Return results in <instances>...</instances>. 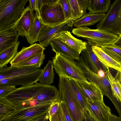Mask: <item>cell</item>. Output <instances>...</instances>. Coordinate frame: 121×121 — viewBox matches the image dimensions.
I'll return each instance as SVG.
<instances>
[{
	"label": "cell",
	"instance_id": "603a6c76",
	"mask_svg": "<svg viewBox=\"0 0 121 121\" xmlns=\"http://www.w3.org/2000/svg\"><path fill=\"white\" fill-rule=\"evenodd\" d=\"M35 11V18L32 26L29 35L25 37L30 45L38 41L39 34L44 24L41 20L39 9L36 8Z\"/></svg>",
	"mask_w": 121,
	"mask_h": 121
},
{
	"label": "cell",
	"instance_id": "7a4b0ae2",
	"mask_svg": "<svg viewBox=\"0 0 121 121\" xmlns=\"http://www.w3.org/2000/svg\"><path fill=\"white\" fill-rule=\"evenodd\" d=\"M28 0H0V31L15 23Z\"/></svg>",
	"mask_w": 121,
	"mask_h": 121
},
{
	"label": "cell",
	"instance_id": "277c9868",
	"mask_svg": "<svg viewBox=\"0 0 121 121\" xmlns=\"http://www.w3.org/2000/svg\"><path fill=\"white\" fill-rule=\"evenodd\" d=\"M59 76L58 87L60 100L66 103L73 121H84V110L73 97L68 79L63 76Z\"/></svg>",
	"mask_w": 121,
	"mask_h": 121
},
{
	"label": "cell",
	"instance_id": "8fae6325",
	"mask_svg": "<svg viewBox=\"0 0 121 121\" xmlns=\"http://www.w3.org/2000/svg\"><path fill=\"white\" fill-rule=\"evenodd\" d=\"M86 48L81 53L85 63L87 67L94 73L99 74V72H107L109 69L99 60L97 56L92 50V47L96 46V43L91 40L86 39Z\"/></svg>",
	"mask_w": 121,
	"mask_h": 121
},
{
	"label": "cell",
	"instance_id": "60d3db41",
	"mask_svg": "<svg viewBox=\"0 0 121 121\" xmlns=\"http://www.w3.org/2000/svg\"><path fill=\"white\" fill-rule=\"evenodd\" d=\"M109 121H121L119 117H118L111 112L109 114Z\"/></svg>",
	"mask_w": 121,
	"mask_h": 121
},
{
	"label": "cell",
	"instance_id": "83f0119b",
	"mask_svg": "<svg viewBox=\"0 0 121 121\" xmlns=\"http://www.w3.org/2000/svg\"><path fill=\"white\" fill-rule=\"evenodd\" d=\"M16 109L15 106L4 97H0V121Z\"/></svg>",
	"mask_w": 121,
	"mask_h": 121
},
{
	"label": "cell",
	"instance_id": "d6a6232c",
	"mask_svg": "<svg viewBox=\"0 0 121 121\" xmlns=\"http://www.w3.org/2000/svg\"><path fill=\"white\" fill-rule=\"evenodd\" d=\"M59 2L62 6L66 20L70 19L72 11L69 0H59Z\"/></svg>",
	"mask_w": 121,
	"mask_h": 121
},
{
	"label": "cell",
	"instance_id": "4dcf8cb0",
	"mask_svg": "<svg viewBox=\"0 0 121 121\" xmlns=\"http://www.w3.org/2000/svg\"><path fill=\"white\" fill-rule=\"evenodd\" d=\"M45 58L43 52L38 54L16 65L18 66H36L40 67Z\"/></svg>",
	"mask_w": 121,
	"mask_h": 121
},
{
	"label": "cell",
	"instance_id": "d6986e66",
	"mask_svg": "<svg viewBox=\"0 0 121 121\" xmlns=\"http://www.w3.org/2000/svg\"><path fill=\"white\" fill-rule=\"evenodd\" d=\"M19 35L13 26L0 31V53L18 41Z\"/></svg>",
	"mask_w": 121,
	"mask_h": 121
},
{
	"label": "cell",
	"instance_id": "2e32d148",
	"mask_svg": "<svg viewBox=\"0 0 121 121\" xmlns=\"http://www.w3.org/2000/svg\"><path fill=\"white\" fill-rule=\"evenodd\" d=\"M76 81L80 91L86 100L103 101V94L96 85L88 81Z\"/></svg>",
	"mask_w": 121,
	"mask_h": 121
},
{
	"label": "cell",
	"instance_id": "3957f363",
	"mask_svg": "<svg viewBox=\"0 0 121 121\" xmlns=\"http://www.w3.org/2000/svg\"><path fill=\"white\" fill-rule=\"evenodd\" d=\"M54 69L59 76L76 80L87 81L82 70L74 60L69 59L60 54L56 53L52 58Z\"/></svg>",
	"mask_w": 121,
	"mask_h": 121
},
{
	"label": "cell",
	"instance_id": "4316f807",
	"mask_svg": "<svg viewBox=\"0 0 121 121\" xmlns=\"http://www.w3.org/2000/svg\"><path fill=\"white\" fill-rule=\"evenodd\" d=\"M54 78L53 62L52 61L49 60L43 69L39 83L43 85H50L53 83Z\"/></svg>",
	"mask_w": 121,
	"mask_h": 121
},
{
	"label": "cell",
	"instance_id": "74e56055",
	"mask_svg": "<svg viewBox=\"0 0 121 121\" xmlns=\"http://www.w3.org/2000/svg\"><path fill=\"white\" fill-rule=\"evenodd\" d=\"M90 0H77L78 4L80 8L82 16L86 13Z\"/></svg>",
	"mask_w": 121,
	"mask_h": 121
},
{
	"label": "cell",
	"instance_id": "f6af8a7d",
	"mask_svg": "<svg viewBox=\"0 0 121 121\" xmlns=\"http://www.w3.org/2000/svg\"><path fill=\"white\" fill-rule=\"evenodd\" d=\"M119 80L120 81V83H121V77H120L119 78Z\"/></svg>",
	"mask_w": 121,
	"mask_h": 121
},
{
	"label": "cell",
	"instance_id": "f546056e",
	"mask_svg": "<svg viewBox=\"0 0 121 121\" xmlns=\"http://www.w3.org/2000/svg\"><path fill=\"white\" fill-rule=\"evenodd\" d=\"M106 54L116 61L121 64V48L113 44L101 47Z\"/></svg>",
	"mask_w": 121,
	"mask_h": 121
},
{
	"label": "cell",
	"instance_id": "e575fe53",
	"mask_svg": "<svg viewBox=\"0 0 121 121\" xmlns=\"http://www.w3.org/2000/svg\"><path fill=\"white\" fill-rule=\"evenodd\" d=\"M49 121H66L60 103L55 114L52 118H49Z\"/></svg>",
	"mask_w": 121,
	"mask_h": 121
},
{
	"label": "cell",
	"instance_id": "4fadbf2b",
	"mask_svg": "<svg viewBox=\"0 0 121 121\" xmlns=\"http://www.w3.org/2000/svg\"><path fill=\"white\" fill-rule=\"evenodd\" d=\"M35 18V13L28 6L25 8L13 27L19 36L25 37L29 35Z\"/></svg>",
	"mask_w": 121,
	"mask_h": 121
},
{
	"label": "cell",
	"instance_id": "ac0fdd59",
	"mask_svg": "<svg viewBox=\"0 0 121 121\" xmlns=\"http://www.w3.org/2000/svg\"><path fill=\"white\" fill-rule=\"evenodd\" d=\"M54 38H57L63 42L77 52L79 54L86 48V42L83 41L74 37L72 35L70 31H62L56 35Z\"/></svg>",
	"mask_w": 121,
	"mask_h": 121
},
{
	"label": "cell",
	"instance_id": "d4e9b609",
	"mask_svg": "<svg viewBox=\"0 0 121 121\" xmlns=\"http://www.w3.org/2000/svg\"><path fill=\"white\" fill-rule=\"evenodd\" d=\"M20 43L19 41H18L0 53V68L6 66L14 57L18 52Z\"/></svg>",
	"mask_w": 121,
	"mask_h": 121
},
{
	"label": "cell",
	"instance_id": "bcb514c9",
	"mask_svg": "<svg viewBox=\"0 0 121 121\" xmlns=\"http://www.w3.org/2000/svg\"><path fill=\"white\" fill-rule=\"evenodd\" d=\"M120 36H121V35H120Z\"/></svg>",
	"mask_w": 121,
	"mask_h": 121
},
{
	"label": "cell",
	"instance_id": "52a82bcc",
	"mask_svg": "<svg viewBox=\"0 0 121 121\" xmlns=\"http://www.w3.org/2000/svg\"><path fill=\"white\" fill-rule=\"evenodd\" d=\"M72 32L78 37L91 40L100 47L113 44L119 37L107 31L91 29L87 27L73 28Z\"/></svg>",
	"mask_w": 121,
	"mask_h": 121
},
{
	"label": "cell",
	"instance_id": "b9f144b4",
	"mask_svg": "<svg viewBox=\"0 0 121 121\" xmlns=\"http://www.w3.org/2000/svg\"><path fill=\"white\" fill-rule=\"evenodd\" d=\"M113 44L121 48V36H119L118 38L116 41Z\"/></svg>",
	"mask_w": 121,
	"mask_h": 121
},
{
	"label": "cell",
	"instance_id": "8d00e7d4",
	"mask_svg": "<svg viewBox=\"0 0 121 121\" xmlns=\"http://www.w3.org/2000/svg\"><path fill=\"white\" fill-rule=\"evenodd\" d=\"M60 103L66 121H73L66 103L63 101H60Z\"/></svg>",
	"mask_w": 121,
	"mask_h": 121
},
{
	"label": "cell",
	"instance_id": "f35d334b",
	"mask_svg": "<svg viewBox=\"0 0 121 121\" xmlns=\"http://www.w3.org/2000/svg\"><path fill=\"white\" fill-rule=\"evenodd\" d=\"M28 1L29 3V7L33 12L34 11H35L36 9L37 0H28Z\"/></svg>",
	"mask_w": 121,
	"mask_h": 121
},
{
	"label": "cell",
	"instance_id": "30bf717a",
	"mask_svg": "<svg viewBox=\"0 0 121 121\" xmlns=\"http://www.w3.org/2000/svg\"><path fill=\"white\" fill-rule=\"evenodd\" d=\"M74 22L73 21L69 19L55 26L44 24L39 34L38 41L43 47H47L52 39L61 31L71 30Z\"/></svg>",
	"mask_w": 121,
	"mask_h": 121
},
{
	"label": "cell",
	"instance_id": "6da1fadb",
	"mask_svg": "<svg viewBox=\"0 0 121 121\" xmlns=\"http://www.w3.org/2000/svg\"><path fill=\"white\" fill-rule=\"evenodd\" d=\"M47 86L37 82L30 86H22L4 97L12 103L16 109L27 107Z\"/></svg>",
	"mask_w": 121,
	"mask_h": 121
},
{
	"label": "cell",
	"instance_id": "1f68e13d",
	"mask_svg": "<svg viewBox=\"0 0 121 121\" xmlns=\"http://www.w3.org/2000/svg\"><path fill=\"white\" fill-rule=\"evenodd\" d=\"M69 0L71 9L72 17L70 19L74 21L82 17V16L77 0Z\"/></svg>",
	"mask_w": 121,
	"mask_h": 121
},
{
	"label": "cell",
	"instance_id": "e0dca14e",
	"mask_svg": "<svg viewBox=\"0 0 121 121\" xmlns=\"http://www.w3.org/2000/svg\"><path fill=\"white\" fill-rule=\"evenodd\" d=\"M49 45L52 51L56 53H59L72 60H77L79 59L80 54L77 52L57 38H54L52 39Z\"/></svg>",
	"mask_w": 121,
	"mask_h": 121
},
{
	"label": "cell",
	"instance_id": "5bb4252c",
	"mask_svg": "<svg viewBox=\"0 0 121 121\" xmlns=\"http://www.w3.org/2000/svg\"><path fill=\"white\" fill-rule=\"evenodd\" d=\"M86 104L88 112L96 121H109V114L111 110L104 101L86 100Z\"/></svg>",
	"mask_w": 121,
	"mask_h": 121
},
{
	"label": "cell",
	"instance_id": "ffe728a7",
	"mask_svg": "<svg viewBox=\"0 0 121 121\" xmlns=\"http://www.w3.org/2000/svg\"><path fill=\"white\" fill-rule=\"evenodd\" d=\"M40 67L38 66H18L11 65L0 68V80L28 73Z\"/></svg>",
	"mask_w": 121,
	"mask_h": 121
},
{
	"label": "cell",
	"instance_id": "7c38bea8",
	"mask_svg": "<svg viewBox=\"0 0 121 121\" xmlns=\"http://www.w3.org/2000/svg\"><path fill=\"white\" fill-rule=\"evenodd\" d=\"M43 69L39 68L28 73L0 80V85H22L26 86L33 85L39 81Z\"/></svg>",
	"mask_w": 121,
	"mask_h": 121
},
{
	"label": "cell",
	"instance_id": "cb8c5ba5",
	"mask_svg": "<svg viewBox=\"0 0 121 121\" xmlns=\"http://www.w3.org/2000/svg\"><path fill=\"white\" fill-rule=\"evenodd\" d=\"M111 0H90L87 9L89 13L93 14L105 13L111 6Z\"/></svg>",
	"mask_w": 121,
	"mask_h": 121
},
{
	"label": "cell",
	"instance_id": "d590c367",
	"mask_svg": "<svg viewBox=\"0 0 121 121\" xmlns=\"http://www.w3.org/2000/svg\"><path fill=\"white\" fill-rule=\"evenodd\" d=\"M60 100L55 101L52 104L49 108L48 112L49 118H52L57 111L60 104Z\"/></svg>",
	"mask_w": 121,
	"mask_h": 121
},
{
	"label": "cell",
	"instance_id": "7402d4cb",
	"mask_svg": "<svg viewBox=\"0 0 121 121\" xmlns=\"http://www.w3.org/2000/svg\"><path fill=\"white\" fill-rule=\"evenodd\" d=\"M92 50L100 61L108 67L112 68L119 72L121 70V64L117 62L106 54L101 47L93 46Z\"/></svg>",
	"mask_w": 121,
	"mask_h": 121
},
{
	"label": "cell",
	"instance_id": "f1b7e54d",
	"mask_svg": "<svg viewBox=\"0 0 121 121\" xmlns=\"http://www.w3.org/2000/svg\"><path fill=\"white\" fill-rule=\"evenodd\" d=\"M108 76L113 95L118 101L121 102V83L119 80L113 77L109 69L108 72Z\"/></svg>",
	"mask_w": 121,
	"mask_h": 121
},
{
	"label": "cell",
	"instance_id": "ee69618b",
	"mask_svg": "<svg viewBox=\"0 0 121 121\" xmlns=\"http://www.w3.org/2000/svg\"><path fill=\"white\" fill-rule=\"evenodd\" d=\"M119 76L121 77V71L120 72H119Z\"/></svg>",
	"mask_w": 121,
	"mask_h": 121
},
{
	"label": "cell",
	"instance_id": "5b68a950",
	"mask_svg": "<svg viewBox=\"0 0 121 121\" xmlns=\"http://www.w3.org/2000/svg\"><path fill=\"white\" fill-rule=\"evenodd\" d=\"M42 0L43 4L40 7L39 12L41 20L44 24L54 26L66 21L59 0Z\"/></svg>",
	"mask_w": 121,
	"mask_h": 121
},
{
	"label": "cell",
	"instance_id": "7bdbcfd3",
	"mask_svg": "<svg viewBox=\"0 0 121 121\" xmlns=\"http://www.w3.org/2000/svg\"><path fill=\"white\" fill-rule=\"evenodd\" d=\"M85 121H96L92 117H90L87 119Z\"/></svg>",
	"mask_w": 121,
	"mask_h": 121
},
{
	"label": "cell",
	"instance_id": "484cf974",
	"mask_svg": "<svg viewBox=\"0 0 121 121\" xmlns=\"http://www.w3.org/2000/svg\"><path fill=\"white\" fill-rule=\"evenodd\" d=\"M68 79L69 86L73 97L83 109L88 112L86 100L80 91L76 80L71 78Z\"/></svg>",
	"mask_w": 121,
	"mask_h": 121
},
{
	"label": "cell",
	"instance_id": "836d02e7",
	"mask_svg": "<svg viewBox=\"0 0 121 121\" xmlns=\"http://www.w3.org/2000/svg\"><path fill=\"white\" fill-rule=\"evenodd\" d=\"M17 88L15 86L13 85H0V97H4L13 92Z\"/></svg>",
	"mask_w": 121,
	"mask_h": 121
},
{
	"label": "cell",
	"instance_id": "44dd1931",
	"mask_svg": "<svg viewBox=\"0 0 121 121\" xmlns=\"http://www.w3.org/2000/svg\"><path fill=\"white\" fill-rule=\"evenodd\" d=\"M106 14L86 13L80 18L74 21L73 26L77 28L94 25L100 22L104 18Z\"/></svg>",
	"mask_w": 121,
	"mask_h": 121
},
{
	"label": "cell",
	"instance_id": "8992f818",
	"mask_svg": "<svg viewBox=\"0 0 121 121\" xmlns=\"http://www.w3.org/2000/svg\"><path fill=\"white\" fill-rule=\"evenodd\" d=\"M97 29L119 36L121 34V0H115L103 19L97 25Z\"/></svg>",
	"mask_w": 121,
	"mask_h": 121
},
{
	"label": "cell",
	"instance_id": "ab89813d",
	"mask_svg": "<svg viewBox=\"0 0 121 121\" xmlns=\"http://www.w3.org/2000/svg\"><path fill=\"white\" fill-rule=\"evenodd\" d=\"M49 115L48 112L35 121H48Z\"/></svg>",
	"mask_w": 121,
	"mask_h": 121
},
{
	"label": "cell",
	"instance_id": "9a60e30c",
	"mask_svg": "<svg viewBox=\"0 0 121 121\" xmlns=\"http://www.w3.org/2000/svg\"><path fill=\"white\" fill-rule=\"evenodd\" d=\"M46 48L39 44L35 43L28 47H23L18 52L10 62L11 65L16 66L35 56L43 52Z\"/></svg>",
	"mask_w": 121,
	"mask_h": 121
},
{
	"label": "cell",
	"instance_id": "ba28073f",
	"mask_svg": "<svg viewBox=\"0 0 121 121\" xmlns=\"http://www.w3.org/2000/svg\"><path fill=\"white\" fill-rule=\"evenodd\" d=\"M51 104H40L16 109L2 121H35L48 112Z\"/></svg>",
	"mask_w": 121,
	"mask_h": 121
},
{
	"label": "cell",
	"instance_id": "9c48e42d",
	"mask_svg": "<svg viewBox=\"0 0 121 121\" xmlns=\"http://www.w3.org/2000/svg\"><path fill=\"white\" fill-rule=\"evenodd\" d=\"M77 63L83 72L87 81L96 85L106 96L112 101L115 97L113 95L108 76V72L101 76L91 70L86 66L82 58L78 60Z\"/></svg>",
	"mask_w": 121,
	"mask_h": 121
}]
</instances>
